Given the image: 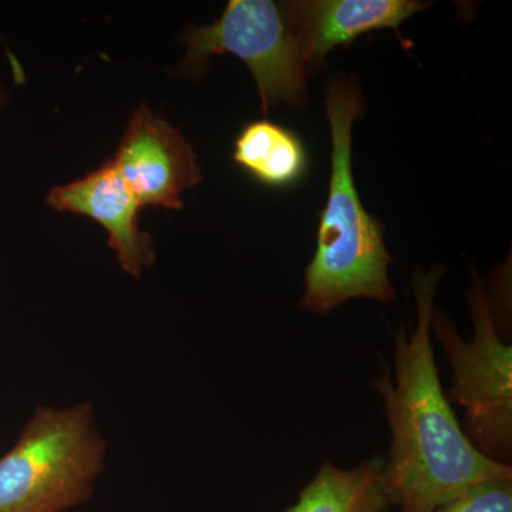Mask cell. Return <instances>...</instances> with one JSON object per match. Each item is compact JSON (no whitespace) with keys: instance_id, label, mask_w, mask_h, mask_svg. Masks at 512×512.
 <instances>
[{"instance_id":"cell-1","label":"cell","mask_w":512,"mask_h":512,"mask_svg":"<svg viewBox=\"0 0 512 512\" xmlns=\"http://www.w3.org/2000/svg\"><path fill=\"white\" fill-rule=\"evenodd\" d=\"M443 275L439 265L414 269L416 325L393 333V370L383 363L370 382L392 433L384 490L399 512H431L481 481L512 476L468 440L441 386L430 322Z\"/></svg>"},{"instance_id":"cell-2","label":"cell","mask_w":512,"mask_h":512,"mask_svg":"<svg viewBox=\"0 0 512 512\" xmlns=\"http://www.w3.org/2000/svg\"><path fill=\"white\" fill-rule=\"evenodd\" d=\"M325 110L332 134V170L325 208L320 212L316 251L305 272L301 306L325 316L350 299L392 303L396 299L384 245L383 227L363 207L352 167L353 123L363 111L355 80L330 76Z\"/></svg>"},{"instance_id":"cell-3","label":"cell","mask_w":512,"mask_h":512,"mask_svg":"<svg viewBox=\"0 0 512 512\" xmlns=\"http://www.w3.org/2000/svg\"><path fill=\"white\" fill-rule=\"evenodd\" d=\"M109 443L92 402L37 404L0 457V512H66L93 497Z\"/></svg>"},{"instance_id":"cell-4","label":"cell","mask_w":512,"mask_h":512,"mask_svg":"<svg viewBox=\"0 0 512 512\" xmlns=\"http://www.w3.org/2000/svg\"><path fill=\"white\" fill-rule=\"evenodd\" d=\"M467 293L474 333L464 340L446 313L434 305L431 333L451 367L448 402L463 407L464 433L483 456L512 463V346L501 338L484 284L473 271Z\"/></svg>"},{"instance_id":"cell-5","label":"cell","mask_w":512,"mask_h":512,"mask_svg":"<svg viewBox=\"0 0 512 512\" xmlns=\"http://www.w3.org/2000/svg\"><path fill=\"white\" fill-rule=\"evenodd\" d=\"M181 42L187 53L175 76L201 79L211 56L231 53L254 76L265 113L278 104L302 109L308 101V64L288 2L231 0L220 18L188 29Z\"/></svg>"},{"instance_id":"cell-6","label":"cell","mask_w":512,"mask_h":512,"mask_svg":"<svg viewBox=\"0 0 512 512\" xmlns=\"http://www.w3.org/2000/svg\"><path fill=\"white\" fill-rule=\"evenodd\" d=\"M110 161L141 207L183 210L181 194L202 178L191 144L146 104L131 114L116 156Z\"/></svg>"},{"instance_id":"cell-7","label":"cell","mask_w":512,"mask_h":512,"mask_svg":"<svg viewBox=\"0 0 512 512\" xmlns=\"http://www.w3.org/2000/svg\"><path fill=\"white\" fill-rule=\"evenodd\" d=\"M47 204L59 212L86 215L109 232V247L131 278L140 279L156 262V245L138 227L141 205L111 161L73 183L53 188Z\"/></svg>"},{"instance_id":"cell-8","label":"cell","mask_w":512,"mask_h":512,"mask_svg":"<svg viewBox=\"0 0 512 512\" xmlns=\"http://www.w3.org/2000/svg\"><path fill=\"white\" fill-rule=\"evenodd\" d=\"M289 12L305 53L308 70L322 64L336 46H348L373 30L400 28L427 8L417 0H299Z\"/></svg>"},{"instance_id":"cell-9","label":"cell","mask_w":512,"mask_h":512,"mask_svg":"<svg viewBox=\"0 0 512 512\" xmlns=\"http://www.w3.org/2000/svg\"><path fill=\"white\" fill-rule=\"evenodd\" d=\"M383 474L384 456L380 454L352 468L325 460L285 512H390Z\"/></svg>"},{"instance_id":"cell-10","label":"cell","mask_w":512,"mask_h":512,"mask_svg":"<svg viewBox=\"0 0 512 512\" xmlns=\"http://www.w3.org/2000/svg\"><path fill=\"white\" fill-rule=\"evenodd\" d=\"M234 161L259 183L274 188L299 183L308 170L301 138L269 120L244 127L235 141Z\"/></svg>"},{"instance_id":"cell-11","label":"cell","mask_w":512,"mask_h":512,"mask_svg":"<svg viewBox=\"0 0 512 512\" xmlns=\"http://www.w3.org/2000/svg\"><path fill=\"white\" fill-rule=\"evenodd\" d=\"M431 512H512V476L481 481Z\"/></svg>"},{"instance_id":"cell-12","label":"cell","mask_w":512,"mask_h":512,"mask_svg":"<svg viewBox=\"0 0 512 512\" xmlns=\"http://www.w3.org/2000/svg\"><path fill=\"white\" fill-rule=\"evenodd\" d=\"M9 103V93L6 92L5 87L0 84V111L5 109L6 106H8Z\"/></svg>"}]
</instances>
